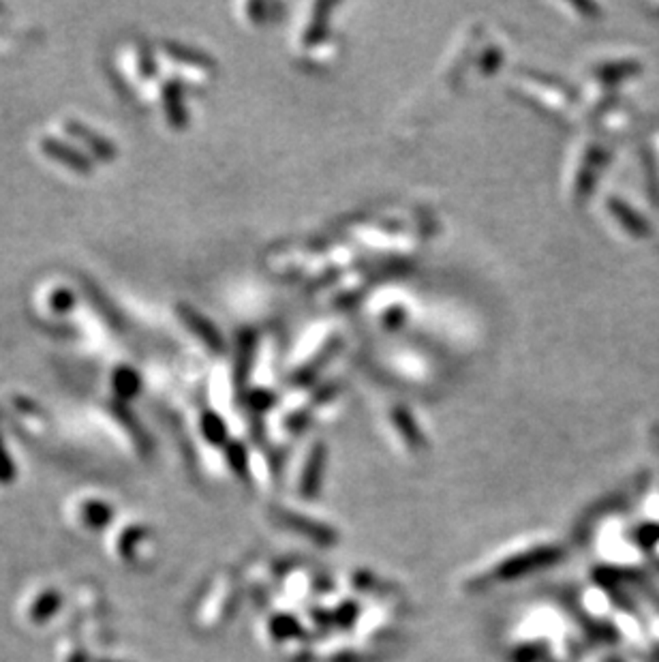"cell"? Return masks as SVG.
<instances>
[{"label":"cell","mask_w":659,"mask_h":662,"mask_svg":"<svg viewBox=\"0 0 659 662\" xmlns=\"http://www.w3.org/2000/svg\"><path fill=\"white\" fill-rule=\"evenodd\" d=\"M64 131H67L71 138H75L80 144H84L86 149L92 152V161L109 163V161H114L118 155L116 144H114L112 140L103 138L98 131L90 129L88 125L81 123V120H73V118L67 120V123H64Z\"/></svg>","instance_id":"1"},{"label":"cell","mask_w":659,"mask_h":662,"mask_svg":"<svg viewBox=\"0 0 659 662\" xmlns=\"http://www.w3.org/2000/svg\"><path fill=\"white\" fill-rule=\"evenodd\" d=\"M41 150L46 152L47 159L63 163L64 168L73 169L75 174H81V176H88V174H92V169H95V161H92L90 157L84 155V152L75 149V146H71L69 142L64 140L43 138Z\"/></svg>","instance_id":"2"},{"label":"cell","mask_w":659,"mask_h":662,"mask_svg":"<svg viewBox=\"0 0 659 662\" xmlns=\"http://www.w3.org/2000/svg\"><path fill=\"white\" fill-rule=\"evenodd\" d=\"M178 315L183 317L186 328L201 339V343H204L208 349H212V352H223L225 348L223 335L217 331V326H214L208 317H204L200 311L189 305H178Z\"/></svg>","instance_id":"3"},{"label":"cell","mask_w":659,"mask_h":662,"mask_svg":"<svg viewBox=\"0 0 659 662\" xmlns=\"http://www.w3.org/2000/svg\"><path fill=\"white\" fill-rule=\"evenodd\" d=\"M165 116L174 129H184L189 125V114L184 107V86L180 80H167L163 84Z\"/></svg>","instance_id":"4"},{"label":"cell","mask_w":659,"mask_h":662,"mask_svg":"<svg viewBox=\"0 0 659 662\" xmlns=\"http://www.w3.org/2000/svg\"><path fill=\"white\" fill-rule=\"evenodd\" d=\"M163 50L169 58L178 60V63H183V64H189V67H200L204 71L214 69V58L208 56L206 52L195 50V47H191V46H184V43L165 41Z\"/></svg>","instance_id":"5"},{"label":"cell","mask_w":659,"mask_h":662,"mask_svg":"<svg viewBox=\"0 0 659 662\" xmlns=\"http://www.w3.org/2000/svg\"><path fill=\"white\" fill-rule=\"evenodd\" d=\"M112 386L120 401H129V399H135L140 395L141 377L135 369H131V366H118V369L114 371Z\"/></svg>","instance_id":"6"},{"label":"cell","mask_w":659,"mask_h":662,"mask_svg":"<svg viewBox=\"0 0 659 662\" xmlns=\"http://www.w3.org/2000/svg\"><path fill=\"white\" fill-rule=\"evenodd\" d=\"M75 305H78V297H75L69 288L54 289L52 297H49V309L56 315L69 314V311L75 309Z\"/></svg>","instance_id":"7"},{"label":"cell","mask_w":659,"mask_h":662,"mask_svg":"<svg viewBox=\"0 0 659 662\" xmlns=\"http://www.w3.org/2000/svg\"><path fill=\"white\" fill-rule=\"evenodd\" d=\"M201 434L212 444H221V442H225V435H227L225 434V423L214 412H206L201 416Z\"/></svg>","instance_id":"8"},{"label":"cell","mask_w":659,"mask_h":662,"mask_svg":"<svg viewBox=\"0 0 659 662\" xmlns=\"http://www.w3.org/2000/svg\"><path fill=\"white\" fill-rule=\"evenodd\" d=\"M140 71L144 78H155V73H157L155 56H152V50L148 43H141L140 46Z\"/></svg>","instance_id":"9"},{"label":"cell","mask_w":659,"mask_h":662,"mask_svg":"<svg viewBox=\"0 0 659 662\" xmlns=\"http://www.w3.org/2000/svg\"><path fill=\"white\" fill-rule=\"evenodd\" d=\"M88 297H90V300H95V303L98 305V311H101V315L106 317V320H112V322H118V315L114 314L112 305H107V298L103 297L101 292L95 286H88Z\"/></svg>","instance_id":"10"},{"label":"cell","mask_w":659,"mask_h":662,"mask_svg":"<svg viewBox=\"0 0 659 662\" xmlns=\"http://www.w3.org/2000/svg\"><path fill=\"white\" fill-rule=\"evenodd\" d=\"M11 478H13V463H11L7 448L3 444V437H0V483H11Z\"/></svg>","instance_id":"11"}]
</instances>
